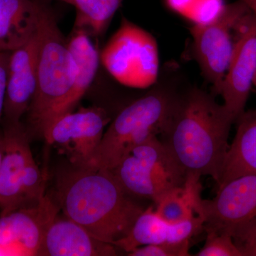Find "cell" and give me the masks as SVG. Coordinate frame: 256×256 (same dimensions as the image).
<instances>
[{"label":"cell","instance_id":"obj_1","mask_svg":"<svg viewBox=\"0 0 256 256\" xmlns=\"http://www.w3.org/2000/svg\"><path fill=\"white\" fill-rule=\"evenodd\" d=\"M213 94L188 86L180 98L162 141L188 178L220 182L236 119Z\"/></svg>","mask_w":256,"mask_h":256},{"label":"cell","instance_id":"obj_2","mask_svg":"<svg viewBox=\"0 0 256 256\" xmlns=\"http://www.w3.org/2000/svg\"><path fill=\"white\" fill-rule=\"evenodd\" d=\"M55 196L65 216L112 245L144 210L107 170L72 166L58 178Z\"/></svg>","mask_w":256,"mask_h":256},{"label":"cell","instance_id":"obj_3","mask_svg":"<svg viewBox=\"0 0 256 256\" xmlns=\"http://www.w3.org/2000/svg\"><path fill=\"white\" fill-rule=\"evenodd\" d=\"M186 82L178 64H166L151 90L126 106L111 122L86 168L110 171L133 148L162 136L188 87Z\"/></svg>","mask_w":256,"mask_h":256},{"label":"cell","instance_id":"obj_4","mask_svg":"<svg viewBox=\"0 0 256 256\" xmlns=\"http://www.w3.org/2000/svg\"><path fill=\"white\" fill-rule=\"evenodd\" d=\"M50 0H42L37 88L28 114L26 127L30 139L43 138L50 116L72 90L78 73L68 42L58 28Z\"/></svg>","mask_w":256,"mask_h":256},{"label":"cell","instance_id":"obj_5","mask_svg":"<svg viewBox=\"0 0 256 256\" xmlns=\"http://www.w3.org/2000/svg\"><path fill=\"white\" fill-rule=\"evenodd\" d=\"M110 172L130 196L154 203L186 181V174L158 136L133 148Z\"/></svg>","mask_w":256,"mask_h":256},{"label":"cell","instance_id":"obj_6","mask_svg":"<svg viewBox=\"0 0 256 256\" xmlns=\"http://www.w3.org/2000/svg\"><path fill=\"white\" fill-rule=\"evenodd\" d=\"M0 164V215L34 206L45 195V180L37 165L22 124L2 126Z\"/></svg>","mask_w":256,"mask_h":256},{"label":"cell","instance_id":"obj_7","mask_svg":"<svg viewBox=\"0 0 256 256\" xmlns=\"http://www.w3.org/2000/svg\"><path fill=\"white\" fill-rule=\"evenodd\" d=\"M100 58L107 72L127 87L148 88L159 78V48L156 38L126 18L104 47Z\"/></svg>","mask_w":256,"mask_h":256},{"label":"cell","instance_id":"obj_8","mask_svg":"<svg viewBox=\"0 0 256 256\" xmlns=\"http://www.w3.org/2000/svg\"><path fill=\"white\" fill-rule=\"evenodd\" d=\"M250 11L240 0L224 8L215 18L197 23L190 30V54L196 60L204 78L212 86V94L220 96L228 72L235 43V28Z\"/></svg>","mask_w":256,"mask_h":256},{"label":"cell","instance_id":"obj_9","mask_svg":"<svg viewBox=\"0 0 256 256\" xmlns=\"http://www.w3.org/2000/svg\"><path fill=\"white\" fill-rule=\"evenodd\" d=\"M111 118L100 107L80 108L56 118L43 138L67 156L72 166L86 168L100 146Z\"/></svg>","mask_w":256,"mask_h":256},{"label":"cell","instance_id":"obj_10","mask_svg":"<svg viewBox=\"0 0 256 256\" xmlns=\"http://www.w3.org/2000/svg\"><path fill=\"white\" fill-rule=\"evenodd\" d=\"M195 212L204 220L205 232L232 236L256 218V173L228 182L218 188L213 200L200 198Z\"/></svg>","mask_w":256,"mask_h":256},{"label":"cell","instance_id":"obj_11","mask_svg":"<svg viewBox=\"0 0 256 256\" xmlns=\"http://www.w3.org/2000/svg\"><path fill=\"white\" fill-rule=\"evenodd\" d=\"M256 70V16L250 10L236 26L233 54L220 95L236 122L246 111Z\"/></svg>","mask_w":256,"mask_h":256},{"label":"cell","instance_id":"obj_12","mask_svg":"<svg viewBox=\"0 0 256 256\" xmlns=\"http://www.w3.org/2000/svg\"><path fill=\"white\" fill-rule=\"evenodd\" d=\"M55 194H45L34 206L0 215V246L13 256H38L50 224L60 215Z\"/></svg>","mask_w":256,"mask_h":256},{"label":"cell","instance_id":"obj_13","mask_svg":"<svg viewBox=\"0 0 256 256\" xmlns=\"http://www.w3.org/2000/svg\"><path fill=\"white\" fill-rule=\"evenodd\" d=\"M38 30L23 46L11 52L2 126H18L28 114L37 88Z\"/></svg>","mask_w":256,"mask_h":256},{"label":"cell","instance_id":"obj_14","mask_svg":"<svg viewBox=\"0 0 256 256\" xmlns=\"http://www.w3.org/2000/svg\"><path fill=\"white\" fill-rule=\"evenodd\" d=\"M202 230L203 222L200 217L169 223L161 218L153 207H150L139 216L128 235L114 246L129 254L144 246L188 242Z\"/></svg>","mask_w":256,"mask_h":256},{"label":"cell","instance_id":"obj_15","mask_svg":"<svg viewBox=\"0 0 256 256\" xmlns=\"http://www.w3.org/2000/svg\"><path fill=\"white\" fill-rule=\"evenodd\" d=\"M117 248L101 242L86 229L60 215L48 226L38 256H112Z\"/></svg>","mask_w":256,"mask_h":256},{"label":"cell","instance_id":"obj_16","mask_svg":"<svg viewBox=\"0 0 256 256\" xmlns=\"http://www.w3.org/2000/svg\"><path fill=\"white\" fill-rule=\"evenodd\" d=\"M68 42L69 48L76 63L78 73L72 90L50 116L44 132L56 118L75 110L92 86L98 70L100 54L92 43L86 30L74 26Z\"/></svg>","mask_w":256,"mask_h":256},{"label":"cell","instance_id":"obj_17","mask_svg":"<svg viewBox=\"0 0 256 256\" xmlns=\"http://www.w3.org/2000/svg\"><path fill=\"white\" fill-rule=\"evenodd\" d=\"M42 0H0V52L23 46L37 32Z\"/></svg>","mask_w":256,"mask_h":256},{"label":"cell","instance_id":"obj_18","mask_svg":"<svg viewBox=\"0 0 256 256\" xmlns=\"http://www.w3.org/2000/svg\"><path fill=\"white\" fill-rule=\"evenodd\" d=\"M236 122V134L229 146L218 188L234 178L256 173V110L245 111Z\"/></svg>","mask_w":256,"mask_h":256},{"label":"cell","instance_id":"obj_19","mask_svg":"<svg viewBox=\"0 0 256 256\" xmlns=\"http://www.w3.org/2000/svg\"><path fill=\"white\" fill-rule=\"evenodd\" d=\"M201 178H188L182 186L166 192L156 202V210L169 223H178L196 216L195 208L202 198Z\"/></svg>","mask_w":256,"mask_h":256},{"label":"cell","instance_id":"obj_20","mask_svg":"<svg viewBox=\"0 0 256 256\" xmlns=\"http://www.w3.org/2000/svg\"><path fill=\"white\" fill-rule=\"evenodd\" d=\"M74 6L76 28H82L94 36H104L124 0H57Z\"/></svg>","mask_w":256,"mask_h":256},{"label":"cell","instance_id":"obj_21","mask_svg":"<svg viewBox=\"0 0 256 256\" xmlns=\"http://www.w3.org/2000/svg\"><path fill=\"white\" fill-rule=\"evenodd\" d=\"M206 244L197 256H242L234 242L233 237L227 234L206 232Z\"/></svg>","mask_w":256,"mask_h":256},{"label":"cell","instance_id":"obj_22","mask_svg":"<svg viewBox=\"0 0 256 256\" xmlns=\"http://www.w3.org/2000/svg\"><path fill=\"white\" fill-rule=\"evenodd\" d=\"M190 240L178 244H156L139 247L128 256H190Z\"/></svg>","mask_w":256,"mask_h":256},{"label":"cell","instance_id":"obj_23","mask_svg":"<svg viewBox=\"0 0 256 256\" xmlns=\"http://www.w3.org/2000/svg\"><path fill=\"white\" fill-rule=\"evenodd\" d=\"M232 236L242 256H256V218L239 227Z\"/></svg>","mask_w":256,"mask_h":256},{"label":"cell","instance_id":"obj_24","mask_svg":"<svg viewBox=\"0 0 256 256\" xmlns=\"http://www.w3.org/2000/svg\"><path fill=\"white\" fill-rule=\"evenodd\" d=\"M10 54L11 52H0V144L3 140L2 120L6 100Z\"/></svg>","mask_w":256,"mask_h":256},{"label":"cell","instance_id":"obj_25","mask_svg":"<svg viewBox=\"0 0 256 256\" xmlns=\"http://www.w3.org/2000/svg\"><path fill=\"white\" fill-rule=\"evenodd\" d=\"M246 5L249 10L256 16V0H240Z\"/></svg>","mask_w":256,"mask_h":256},{"label":"cell","instance_id":"obj_26","mask_svg":"<svg viewBox=\"0 0 256 256\" xmlns=\"http://www.w3.org/2000/svg\"><path fill=\"white\" fill-rule=\"evenodd\" d=\"M3 156V144L2 142L0 144V164H1L2 158Z\"/></svg>","mask_w":256,"mask_h":256},{"label":"cell","instance_id":"obj_27","mask_svg":"<svg viewBox=\"0 0 256 256\" xmlns=\"http://www.w3.org/2000/svg\"><path fill=\"white\" fill-rule=\"evenodd\" d=\"M254 85L256 86V70L255 76H254Z\"/></svg>","mask_w":256,"mask_h":256}]
</instances>
